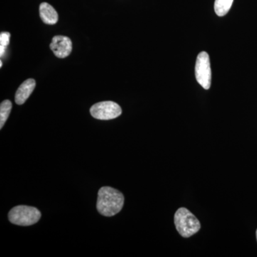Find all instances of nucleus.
Instances as JSON below:
<instances>
[{
	"mask_svg": "<svg viewBox=\"0 0 257 257\" xmlns=\"http://www.w3.org/2000/svg\"><path fill=\"white\" fill-rule=\"evenodd\" d=\"M195 77L198 83L204 89L211 87V70L209 56L206 52H202L197 56L195 64Z\"/></svg>",
	"mask_w": 257,
	"mask_h": 257,
	"instance_id": "obj_4",
	"label": "nucleus"
},
{
	"mask_svg": "<svg viewBox=\"0 0 257 257\" xmlns=\"http://www.w3.org/2000/svg\"><path fill=\"white\" fill-rule=\"evenodd\" d=\"M234 0H215L214 11L219 17H224L229 13Z\"/></svg>",
	"mask_w": 257,
	"mask_h": 257,
	"instance_id": "obj_9",
	"label": "nucleus"
},
{
	"mask_svg": "<svg viewBox=\"0 0 257 257\" xmlns=\"http://www.w3.org/2000/svg\"><path fill=\"white\" fill-rule=\"evenodd\" d=\"M175 224L179 234L184 238L197 234L201 229V224L197 218L184 207L179 208L176 211Z\"/></svg>",
	"mask_w": 257,
	"mask_h": 257,
	"instance_id": "obj_2",
	"label": "nucleus"
},
{
	"mask_svg": "<svg viewBox=\"0 0 257 257\" xmlns=\"http://www.w3.org/2000/svg\"><path fill=\"white\" fill-rule=\"evenodd\" d=\"M124 202L122 193L111 187H103L98 192L96 209L101 215L112 216L121 210Z\"/></svg>",
	"mask_w": 257,
	"mask_h": 257,
	"instance_id": "obj_1",
	"label": "nucleus"
},
{
	"mask_svg": "<svg viewBox=\"0 0 257 257\" xmlns=\"http://www.w3.org/2000/svg\"><path fill=\"white\" fill-rule=\"evenodd\" d=\"M40 16L44 23L47 25H55L58 22V14L53 7L47 3H43L40 6Z\"/></svg>",
	"mask_w": 257,
	"mask_h": 257,
	"instance_id": "obj_8",
	"label": "nucleus"
},
{
	"mask_svg": "<svg viewBox=\"0 0 257 257\" xmlns=\"http://www.w3.org/2000/svg\"><path fill=\"white\" fill-rule=\"evenodd\" d=\"M35 87H36V82L35 79H29L25 81L18 88L15 94V102L18 105L23 104L31 95Z\"/></svg>",
	"mask_w": 257,
	"mask_h": 257,
	"instance_id": "obj_7",
	"label": "nucleus"
},
{
	"mask_svg": "<svg viewBox=\"0 0 257 257\" xmlns=\"http://www.w3.org/2000/svg\"><path fill=\"white\" fill-rule=\"evenodd\" d=\"M256 239H257V229H256Z\"/></svg>",
	"mask_w": 257,
	"mask_h": 257,
	"instance_id": "obj_13",
	"label": "nucleus"
},
{
	"mask_svg": "<svg viewBox=\"0 0 257 257\" xmlns=\"http://www.w3.org/2000/svg\"><path fill=\"white\" fill-rule=\"evenodd\" d=\"M50 47L56 57L63 59L68 57L72 52V42L69 37L57 35L52 39Z\"/></svg>",
	"mask_w": 257,
	"mask_h": 257,
	"instance_id": "obj_6",
	"label": "nucleus"
},
{
	"mask_svg": "<svg viewBox=\"0 0 257 257\" xmlns=\"http://www.w3.org/2000/svg\"><path fill=\"white\" fill-rule=\"evenodd\" d=\"M90 113L93 117L100 120H109L118 117L121 114L119 104L111 101L96 103L91 107Z\"/></svg>",
	"mask_w": 257,
	"mask_h": 257,
	"instance_id": "obj_5",
	"label": "nucleus"
},
{
	"mask_svg": "<svg viewBox=\"0 0 257 257\" xmlns=\"http://www.w3.org/2000/svg\"><path fill=\"white\" fill-rule=\"evenodd\" d=\"M8 217L13 224L19 226H30L38 222L41 218V212L35 207L18 206L11 209Z\"/></svg>",
	"mask_w": 257,
	"mask_h": 257,
	"instance_id": "obj_3",
	"label": "nucleus"
},
{
	"mask_svg": "<svg viewBox=\"0 0 257 257\" xmlns=\"http://www.w3.org/2000/svg\"><path fill=\"white\" fill-rule=\"evenodd\" d=\"M13 104L10 100H5L0 105V128L3 127L10 114Z\"/></svg>",
	"mask_w": 257,
	"mask_h": 257,
	"instance_id": "obj_10",
	"label": "nucleus"
},
{
	"mask_svg": "<svg viewBox=\"0 0 257 257\" xmlns=\"http://www.w3.org/2000/svg\"><path fill=\"white\" fill-rule=\"evenodd\" d=\"M0 67H3V62H2V61L0 62Z\"/></svg>",
	"mask_w": 257,
	"mask_h": 257,
	"instance_id": "obj_12",
	"label": "nucleus"
},
{
	"mask_svg": "<svg viewBox=\"0 0 257 257\" xmlns=\"http://www.w3.org/2000/svg\"><path fill=\"white\" fill-rule=\"evenodd\" d=\"M10 33L4 32L0 34V56L3 57L6 52L7 47L10 45Z\"/></svg>",
	"mask_w": 257,
	"mask_h": 257,
	"instance_id": "obj_11",
	"label": "nucleus"
}]
</instances>
